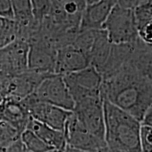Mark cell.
I'll return each instance as SVG.
<instances>
[{
  "label": "cell",
  "instance_id": "e0dca14e",
  "mask_svg": "<svg viewBox=\"0 0 152 152\" xmlns=\"http://www.w3.org/2000/svg\"><path fill=\"white\" fill-rule=\"evenodd\" d=\"M20 139L25 149L28 152H47L54 150L44 142L33 131L28 129L23 131Z\"/></svg>",
  "mask_w": 152,
  "mask_h": 152
},
{
  "label": "cell",
  "instance_id": "f546056e",
  "mask_svg": "<svg viewBox=\"0 0 152 152\" xmlns=\"http://www.w3.org/2000/svg\"><path fill=\"white\" fill-rule=\"evenodd\" d=\"M26 152H28L26 150ZM47 152H58L57 151H55V150H52V151H47Z\"/></svg>",
  "mask_w": 152,
  "mask_h": 152
},
{
  "label": "cell",
  "instance_id": "8992f818",
  "mask_svg": "<svg viewBox=\"0 0 152 152\" xmlns=\"http://www.w3.org/2000/svg\"><path fill=\"white\" fill-rule=\"evenodd\" d=\"M22 103L30 118L51 128L64 132L71 111L39 101L33 93L22 99Z\"/></svg>",
  "mask_w": 152,
  "mask_h": 152
},
{
  "label": "cell",
  "instance_id": "277c9868",
  "mask_svg": "<svg viewBox=\"0 0 152 152\" xmlns=\"http://www.w3.org/2000/svg\"><path fill=\"white\" fill-rule=\"evenodd\" d=\"M72 113L86 130L105 141L104 100L101 94L89 96L75 102Z\"/></svg>",
  "mask_w": 152,
  "mask_h": 152
},
{
  "label": "cell",
  "instance_id": "ac0fdd59",
  "mask_svg": "<svg viewBox=\"0 0 152 152\" xmlns=\"http://www.w3.org/2000/svg\"><path fill=\"white\" fill-rule=\"evenodd\" d=\"M17 38V25L14 19L0 16V48Z\"/></svg>",
  "mask_w": 152,
  "mask_h": 152
},
{
  "label": "cell",
  "instance_id": "7a4b0ae2",
  "mask_svg": "<svg viewBox=\"0 0 152 152\" xmlns=\"http://www.w3.org/2000/svg\"><path fill=\"white\" fill-rule=\"evenodd\" d=\"M104 140L110 152H141V124L136 118L104 100Z\"/></svg>",
  "mask_w": 152,
  "mask_h": 152
},
{
  "label": "cell",
  "instance_id": "4fadbf2b",
  "mask_svg": "<svg viewBox=\"0 0 152 152\" xmlns=\"http://www.w3.org/2000/svg\"><path fill=\"white\" fill-rule=\"evenodd\" d=\"M116 4L117 0H99L92 4L86 6L82 14L79 31L102 29Z\"/></svg>",
  "mask_w": 152,
  "mask_h": 152
},
{
  "label": "cell",
  "instance_id": "f1b7e54d",
  "mask_svg": "<svg viewBox=\"0 0 152 152\" xmlns=\"http://www.w3.org/2000/svg\"><path fill=\"white\" fill-rule=\"evenodd\" d=\"M52 2H56V1H61V0H52Z\"/></svg>",
  "mask_w": 152,
  "mask_h": 152
},
{
  "label": "cell",
  "instance_id": "d6986e66",
  "mask_svg": "<svg viewBox=\"0 0 152 152\" xmlns=\"http://www.w3.org/2000/svg\"><path fill=\"white\" fill-rule=\"evenodd\" d=\"M152 0L142 1L134 9V15L137 29H140L146 25L152 23Z\"/></svg>",
  "mask_w": 152,
  "mask_h": 152
},
{
  "label": "cell",
  "instance_id": "83f0119b",
  "mask_svg": "<svg viewBox=\"0 0 152 152\" xmlns=\"http://www.w3.org/2000/svg\"><path fill=\"white\" fill-rule=\"evenodd\" d=\"M82 1L85 3V5L88 6V5L92 4L96 2V1H98L99 0H82Z\"/></svg>",
  "mask_w": 152,
  "mask_h": 152
},
{
  "label": "cell",
  "instance_id": "6da1fadb",
  "mask_svg": "<svg viewBox=\"0 0 152 152\" xmlns=\"http://www.w3.org/2000/svg\"><path fill=\"white\" fill-rule=\"evenodd\" d=\"M103 100L141 120L152 104L151 66L132 58L115 73L103 79L100 87Z\"/></svg>",
  "mask_w": 152,
  "mask_h": 152
},
{
  "label": "cell",
  "instance_id": "484cf974",
  "mask_svg": "<svg viewBox=\"0 0 152 152\" xmlns=\"http://www.w3.org/2000/svg\"><path fill=\"white\" fill-rule=\"evenodd\" d=\"M141 125H147L152 127V106L146 111L140 121Z\"/></svg>",
  "mask_w": 152,
  "mask_h": 152
},
{
  "label": "cell",
  "instance_id": "7402d4cb",
  "mask_svg": "<svg viewBox=\"0 0 152 152\" xmlns=\"http://www.w3.org/2000/svg\"><path fill=\"white\" fill-rule=\"evenodd\" d=\"M140 143L141 152H151L152 127L141 125L140 132Z\"/></svg>",
  "mask_w": 152,
  "mask_h": 152
},
{
  "label": "cell",
  "instance_id": "603a6c76",
  "mask_svg": "<svg viewBox=\"0 0 152 152\" xmlns=\"http://www.w3.org/2000/svg\"><path fill=\"white\" fill-rule=\"evenodd\" d=\"M0 16L14 19L11 0H0Z\"/></svg>",
  "mask_w": 152,
  "mask_h": 152
},
{
  "label": "cell",
  "instance_id": "ba28073f",
  "mask_svg": "<svg viewBox=\"0 0 152 152\" xmlns=\"http://www.w3.org/2000/svg\"><path fill=\"white\" fill-rule=\"evenodd\" d=\"M28 70L38 73L55 74L57 49L39 33L29 41Z\"/></svg>",
  "mask_w": 152,
  "mask_h": 152
},
{
  "label": "cell",
  "instance_id": "cb8c5ba5",
  "mask_svg": "<svg viewBox=\"0 0 152 152\" xmlns=\"http://www.w3.org/2000/svg\"><path fill=\"white\" fill-rule=\"evenodd\" d=\"M146 0H117V4L123 8L134 9L139 4Z\"/></svg>",
  "mask_w": 152,
  "mask_h": 152
},
{
  "label": "cell",
  "instance_id": "9c48e42d",
  "mask_svg": "<svg viewBox=\"0 0 152 152\" xmlns=\"http://www.w3.org/2000/svg\"><path fill=\"white\" fill-rule=\"evenodd\" d=\"M66 145L87 152H105L106 142L86 130L76 120L73 113L70 114L64 129Z\"/></svg>",
  "mask_w": 152,
  "mask_h": 152
},
{
  "label": "cell",
  "instance_id": "3957f363",
  "mask_svg": "<svg viewBox=\"0 0 152 152\" xmlns=\"http://www.w3.org/2000/svg\"><path fill=\"white\" fill-rule=\"evenodd\" d=\"M102 29L113 44L130 43L138 37L134 9L123 8L115 4L112 9Z\"/></svg>",
  "mask_w": 152,
  "mask_h": 152
},
{
  "label": "cell",
  "instance_id": "30bf717a",
  "mask_svg": "<svg viewBox=\"0 0 152 152\" xmlns=\"http://www.w3.org/2000/svg\"><path fill=\"white\" fill-rule=\"evenodd\" d=\"M29 44L16 38L0 48V74L15 75L28 70Z\"/></svg>",
  "mask_w": 152,
  "mask_h": 152
},
{
  "label": "cell",
  "instance_id": "5b68a950",
  "mask_svg": "<svg viewBox=\"0 0 152 152\" xmlns=\"http://www.w3.org/2000/svg\"><path fill=\"white\" fill-rule=\"evenodd\" d=\"M33 94L39 101L66 111H72L74 109L73 99L61 75H47L38 85Z\"/></svg>",
  "mask_w": 152,
  "mask_h": 152
},
{
  "label": "cell",
  "instance_id": "d4e9b609",
  "mask_svg": "<svg viewBox=\"0 0 152 152\" xmlns=\"http://www.w3.org/2000/svg\"><path fill=\"white\" fill-rule=\"evenodd\" d=\"M4 152H26V149L20 141V139L19 138L18 140L9 146Z\"/></svg>",
  "mask_w": 152,
  "mask_h": 152
},
{
  "label": "cell",
  "instance_id": "7c38bea8",
  "mask_svg": "<svg viewBox=\"0 0 152 152\" xmlns=\"http://www.w3.org/2000/svg\"><path fill=\"white\" fill-rule=\"evenodd\" d=\"M30 119L22 100L14 96H5L0 102V121L11 125L19 132L26 130Z\"/></svg>",
  "mask_w": 152,
  "mask_h": 152
},
{
  "label": "cell",
  "instance_id": "4316f807",
  "mask_svg": "<svg viewBox=\"0 0 152 152\" xmlns=\"http://www.w3.org/2000/svg\"><path fill=\"white\" fill-rule=\"evenodd\" d=\"M61 152H87V151H82V150L75 149V148L71 147H69V146L66 145L65 149H64V151H61Z\"/></svg>",
  "mask_w": 152,
  "mask_h": 152
},
{
  "label": "cell",
  "instance_id": "5bb4252c",
  "mask_svg": "<svg viewBox=\"0 0 152 152\" xmlns=\"http://www.w3.org/2000/svg\"><path fill=\"white\" fill-rule=\"evenodd\" d=\"M26 129L33 131L44 142L55 151L61 152L65 149L66 142L63 131L51 128L30 117Z\"/></svg>",
  "mask_w": 152,
  "mask_h": 152
},
{
  "label": "cell",
  "instance_id": "9a60e30c",
  "mask_svg": "<svg viewBox=\"0 0 152 152\" xmlns=\"http://www.w3.org/2000/svg\"><path fill=\"white\" fill-rule=\"evenodd\" d=\"M113 43L110 41L105 30H98L94 42L88 54L90 66H92L99 72L105 66ZM101 74V73H100Z\"/></svg>",
  "mask_w": 152,
  "mask_h": 152
},
{
  "label": "cell",
  "instance_id": "8fae6325",
  "mask_svg": "<svg viewBox=\"0 0 152 152\" xmlns=\"http://www.w3.org/2000/svg\"><path fill=\"white\" fill-rule=\"evenodd\" d=\"M90 66L87 55L73 44L58 49L55 74L66 75Z\"/></svg>",
  "mask_w": 152,
  "mask_h": 152
},
{
  "label": "cell",
  "instance_id": "44dd1931",
  "mask_svg": "<svg viewBox=\"0 0 152 152\" xmlns=\"http://www.w3.org/2000/svg\"><path fill=\"white\" fill-rule=\"evenodd\" d=\"M33 18L37 23L42 22L51 13L52 9V0H31Z\"/></svg>",
  "mask_w": 152,
  "mask_h": 152
},
{
  "label": "cell",
  "instance_id": "ffe728a7",
  "mask_svg": "<svg viewBox=\"0 0 152 152\" xmlns=\"http://www.w3.org/2000/svg\"><path fill=\"white\" fill-rule=\"evenodd\" d=\"M20 132L10 125L0 121V152H4L9 146L20 138Z\"/></svg>",
  "mask_w": 152,
  "mask_h": 152
},
{
  "label": "cell",
  "instance_id": "52a82bcc",
  "mask_svg": "<svg viewBox=\"0 0 152 152\" xmlns=\"http://www.w3.org/2000/svg\"><path fill=\"white\" fill-rule=\"evenodd\" d=\"M63 77L74 103L87 96L101 94L100 87L103 78L99 72L92 66Z\"/></svg>",
  "mask_w": 152,
  "mask_h": 152
},
{
  "label": "cell",
  "instance_id": "2e32d148",
  "mask_svg": "<svg viewBox=\"0 0 152 152\" xmlns=\"http://www.w3.org/2000/svg\"><path fill=\"white\" fill-rule=\"evenodd\" d=\"M11 3L18 30L24 31L39 23L33 18L31 0H11Z\"/></svg>",
  "mask_w": 152,
  "mask_h": 152
},
{
  "label": "cell",
  "instance_id": "4dcf8cb0",
  "mask_svg": "<svg viewBox=\"0 0 152 152\" xmlns=\"http://www.w3.org/2000/svg\"><path fill=\"white\" fill-rule=\"evenodd\" d=\"M108 151H109V150H108ZM109 152H110V151H109Z\"/></svg>",
  "mask_w": 152,
  "mask_h": 152
}]
</instances>
